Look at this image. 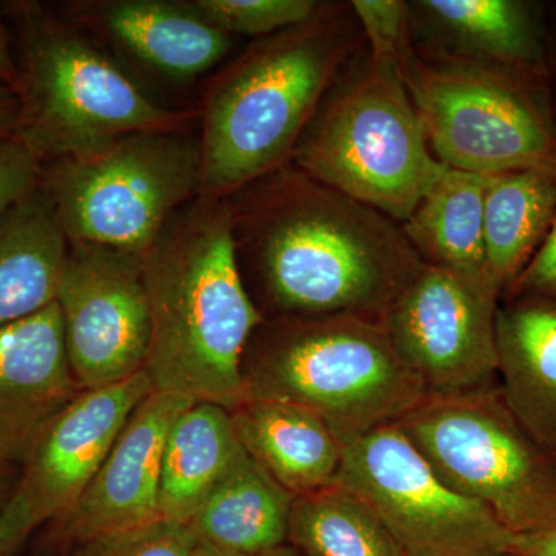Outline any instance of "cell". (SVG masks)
<instances>
[{
	"label": "cell",
	"mask_w": 556,
	"mask_h": 556,
	"mask_svg": "<svg viewBox=\"0 0 556 556\" xmlns=\"http://www.w3.org/2000/svg\"><path fill=\"white\" fill-rule=\"evenodd\" d=\"M556 218V174L490 175L484 200L485 277L503 300L546 241Z\"/></svg>",
	"instance_id": "7402d4cb"
},
{
	"label": "cell",
	"mask_w": 556,
	"mask_h": 556,
	"mask_svg": "<svg viewBox=\"0 0 556 556\" xmlns=\"http://www.w3.org/2000/svg\"><path fill=\"white\" fill-rule=\"evenodd\" d=\"M486 281L424 266L382 318L397 356L431 396L496 386V314Z\"/></svg>",
	"instance_id": "8fae6325"
},
{
	"label": "cell",
	"mask_w": 556,
	"mask_h": 556,
	"mask_svg": "<svg viewBox=\"0 0 556 556\" xmlns=\"http://www.w3.org/2000/svg\"><path fill=\"white\" fill-rule=\"evenodd\" d=\"M343 72L303 131L291 163L402 225L447 166L428 148L397 64L368 53L350 78Z\"/></svg>",
	"instance_id": "8992f818"
},
{
	"label": "cell",
	"mask_w": 556,
	"mask_h": 556,
	"mask_svg": "<svg viewBox=\"0 0 556 556\" xmlns=\"http://www.w3.org/2000/svg\"><path fill=\"white\" fill-rule=\"evenodd\" d=\"M80 393L56 302L0 328V455L9 463L22 466Z\"/></svg>",
	"instance_id": "2e32d148"
},
{
	"label": "cell",
	"mask_w": 556,
	"mask_h": 556,
	"mask_svg": "<svg viewBox=\"0 0 556 556\" xmlns=\"http://www.w3.org/2000/svg\"><path fill=\"white\" fill-rule=\"evenodd\" d=\"M508 555L556 556V525L535 532L517 533L510 536Z\"/></svg>",
	"instance_id": "1f68e13d"
},
{
	"label": "cell",
	"mask_w": 556,
	"mask_h": 556,
	"mask_svg": "<svg viewBox=\"0 0 556 556\" xmlns=\"http://www.w3.org/2000/svg\"><path fill=\"white\" fill-rule=\"evenodd\" d=\"M68 241L42 186L0 217V328L56 302Z\"/></svg>",
	"instance_id": "ffe728a7"
},
{
	"label": "cell",
	"mask_w": 556,
	"mask_h": 556,
	"mask_svg": "<svg viewBox=\"0 0 556 556\" xmlns=\"http://www.w3.org/2000/svg\"><path fill=\"white\" fill-rule=\"evenodd\" d=\"M230 416L243 448L295 497L334 484L343 444L308 408L251 399Z\"/></svg>",
	"instance_id": "ac0fdd59"
},
{
	"label": "cell",
	"mask_w": 556,
	"mask_h": 556,
	"mask_svg": "<svg viewBox=\"0 0 556 556\" xmlns=\"http://www.w3.org/2000/svg\"><path fill=\"white\" fill-rule=\"evenodd\" d=\"M548 84H551L552 102L556 118V24L555 30L548 31Z\"/></svg>",
	"instance_id": "d590c367"
},
{
	"label": "cell",
	"mask_w": 556,
	"mask_h": 556,
	"mask_svg": "<svg viewBox=\"0 0 556 556\" xmlns=\"http://www.w3.org/2000/svg\"><path fill=\"white\" fill-rule=\"evenodd\" d=\"M504 556H514V555H504Z\"/></svg>",
	"instance_id": "74e56055"
},
{
	"label": "cell",
	"mask_w": 556,
	"mask_h": 556,
	"mask_svg": "<svg viewBox=\"0 0 556 556\" xmlns=\"http://www.w3.org/2000/svg\"><path fill=\"white\" fill-rule=\"evenodd\" d=\"M197 541L186 526L153 525L91 538L76 544L72 556H193Z\"/></svg>",
	"instance_id": "83f0119b"
},
{
	"label": "cell",
	"mask_w": 556,
	"mask_h": 556,
	"mask_svg": "<svg viewBox=\"0 0 556 556\" xmlns=\"http://www.w3.org/2000/svg\"><path fill=\"white\" fill-rule=\"evenodd\" d=\"M225 200L241 277L265 318L382 324L426 266L399 223L292 163Z\"/></svg>",
	"instance_id": "6da1fadb"
},
{
	"label": "cell",
	"mask_w": 556,
	"mask_h": 556,
	"mask_svg": "<svg viewBox=\"0 0 556 556\" xmlns=\"http://www.w3.org/2000/svg\"><path fill=\"white\" fill-rule=\"evenodd\" d=\"M152 391L141 371L115 386L83 391L54 417L22 464L9 497L35 529L56 522L75 506L131 413Z\"/></svg>",
	"instance_id": "4fadbf2b"
},
{
	"label": "cell",
	"mask_w": 556,
	"mask_h": 556,
	"mask_svg": "<svg viewBox=\"0 0 556 556\" xmlns=\"http://www.w3.org/2000/svg\"><path fill=\"white\" fill-rule=\"evenodd\" d=\"M20 112L16 91L0 83V138L16 137Z\"/></svg>",
	"instance_id": "836d02e7"
},
{
	"label": "cell",
	"mask_w": 556,
	"mask_h": 556,
	"mask_svg": "<svg viewBox=\"0 0 556 556\" xmlns=\"http://www.w3.org/2000/svg\"><path fill=\"white\" fill-rule=\"evenodd\" d=\"M0 83L11 87L16 93L21 84L13 36H11L9 24H7L2 11H0Z\"/></svg>",
	"instance_id": "d6a6232c"
},
{
	"label": "cell",
	"mask_w": 556,
	"mask_h": 556,
	"mask_svg": "<svg viewBox=\"0 0 556 556\" xmlns=\"http://www.w3.org/2000/svg\"><path fill=\"white\" fill-rule=\"evenodd\" d=\"M142 280L153 390L240 407L244 351L265 317L240 274L228 201L199 195L179 208L142 255Z\"/></svg>",
	"instance_id": "7a4b0ae2"
},
{
	"label": "cell",
	"mask_w": 556,
	"mask_h": 556,
	"mask_svg": "<svg viewBox=\"0 0 556 556\" xmlns=\"http://www.w3.org/2000/svg\"><path fill=\"white\" fill-rule=\"evenodd\" d=\"M10 466H13V464L0 455V500L3 496V486H5L7 478H9Z\"/></svg>",
	"instance_id": "8d00e7d4"
},
{
	"label": "cell",
	"mask_w": 556,
	"mask_h": 556,
	"mask_svg": "<svg viewBox=\"0 0 556 556\" xmlns=\"http://www.w3.org/2000/svg\"><path fill=\"white\" fill-rule=\"evenodd\" d=\"M396 424L450 489L489 508L511 535L556 525V453L519 422L500 382L427 394Z\"/></svg>",
	"instance_id": "ba28073f"
},
{
	"label": "cell",
	"mask_w": 556,
	"mask_h": 556,
	"mask_svg": "<svg viewBox=\"0 0 556 556\" xmlns=\"http://www.w3.org/2000/svg\"><path fill=\"white\" fill-rule=\"evenodd\" d=\"M243 378L247 401L308 408L343 447L427 396L383 325L365 318H265L244 351Z\"/></svg>",
	"instance_id": "5b68a950"
},
{
	"label": "cell",
	"mask_w": 556,
	"mask_h": 556,
	"mask_svg": "<svg viewBox=\"0 0 556 556\" xmlns=\"http://www.w3.org/2000/svg\"><path fill=\"white\" fill-rule=\"evenodd\" d=\"M35 530L20 508L7 500L0 507V556H14Z\"/></svg>",
	"instance_id": "4dcf8cb0"
},
{
	"label": "cell",
	"mask_w": 556,
	"mask_h": 556,
	"mask_svg": "<svg viewBox=\"0 0 556 556\" xmlns=\"http://www.w3.org/2000/svg\"><path fill=\"white\" fill-rule=\"evenodd\" d=\"M365 46L351 2L251 43L208 79L199 108L200 197L228 199L291 163L332 84Z\"/></svg>",
	"instance_id": "3957f363"
},
{
	"label": "cell",
	"mask_w": 556,
	"mask_h": 556,
	"mask_svg": "<svg viewBox=\"0 0 556 556\" xmlns=\"http://www.w3.org/2000/svg\"><path fill=\"white\" fill-rule=\"evenodd\" d=\"M56 305L80 390L115 386L144 371L150 309L142 255L68 244Z\"/></svg>",
	"instance_id": "7c38bea8"
},
{
	"label": "cell",
	"mask_w": 556,
	"mask_h": 556,
	"mask_svg": "<svg viewBox=\"0 0 556 556\" xmlns=\"http://www.w3.org/2000/svg\"><path fill=\"white\" fill-rule=\"evenodd\" d=\"M56 10L109 53L170 83H188L218 67L236 40L192 0H70Z\"/></svg>",
	"instance_id": "5bb4252c"
},
{
	"label": "cell",
	"mask_w": 556,
	"mask_h": 556,
	"mask_svg": "<svg viewBox=\"0 0 556 556\" xmlns=\"http://www.w3.org/2000/svg\"><path fill=\"white\" fill-rule=\"evenodd\" d=\"M42 166L16 137L0 138V217L40 185Z\"/></svg>",
	"instance_id": "f1b7e54d"
},
{
	"label": "cell",
	"mask_w": 556,
	"mask_h": 556,
	"mask_svg": "<svg viewBox=\"0 0 556 556\" xmlns=\"http://www.w3.org/2000/svg\"><path fill=\"white\" fill-rule=\"evenodd\" d=\"M294 500L243 448L188 529L197 544L230 554L270 551L288 544Z\"/></svg>",
	"instance_id": "44dd1931"
},
{
	"label": "cell",
	"mask_w": 556,
	"mask_h": 556,
	"mask_svg": "<svg viewBox=\"0 0 556 556\" xmlns=\"http://www.w3.org/2000/svg\"><path fill=\"white\" fill-rule=\"evenodd\" d=\"M420 60L503 65L548 76L544 7L526 0L408 2Z\"/></svg>",
	"instance_id": "e0dca14e"
},
{
	"label": "cell",
	"mask_w": 556,
	"mask_h": 556,
	"mask_svg": "<svg viewBox=\"0 0 556 556\" xmlns=\"http://www.w3.org/2000/svg\"><path fill=\"white\" fill-rule=\"evenodd\" d=\"M288 544L303 556H407L375 508L336 482L295 497Z\"/></svg>",
	"instance_id": "d4e9b609"
},
{
	"label": "cell",
	"mask_w": 556,
	"mask_h": 556,
	"mask_svg": "<svg viewBox=\"0 0 556 556\" xmlns=\"http://www.w3.org/2000/svg\"><path fill=\"white\" fill-rule=\"evenodd\" d=\"M20 67L16 138L42 164L87 155L139 131L188 129L86 33L40 2H3Z\"/></svg>",
	"instance_id": "277c9868"
},
{
	"label": "cell",
	"mask_w": 556,
	"mask_h": 556,
	"mask_svg": "<svg viewBox=\"0 0 556 556\" xmlns=\"http://www.w3.org/2000/svg\"><path fill=\"white\" fill-rule=\"evenodd\" d=\"M200 138L139 131L100 150L42 164L40 186L68 244L144 255L175 214L199 197Z\"/></svg>",
	"instance_id": "9c48e42d"
},
{
	"label": "cell",
	"mask_w": 556,
	"mask_h": 556,
	"mask_svg": "<svg viewBox=\"0 0 556 556\" xmlns=\"http://www.w3.org/2000/svg\"><path fill=\"white\" fill-rule=\"evenodd\" d=\"M336 484L375 508L407 556H504L511 533L450 489L397 424L343 447Z\"/></svg>",
	"instance_id": "30bf717a"
},
{
	"label": "cell",
	"mask_w": 556,
	"mask_h": 556,
	"mask_svg": "<svg viewBox=\"0 0 556 556\" xmlns=\"http://www.w3.org/2000/svg\"><path fill=\"white\" fill-rule=\"evenodd\" d=\"M241 450L229 409L211 402H193L185 409L164 447L161 521L188 527Z\"/></svg>",
	"instance_id": "603a6c76"
},
{
	"label": "cell",
	"mask_w": 556,
	"mask_h": 556,
	"mask_svg": "<svg viewBox=\"0 0 556 556\" xmlns=\"http://www.w3.org/2000/svg\"><path fill=\"white\" fill-rule=\"evenodd\" d=\"M497 379L514 415L556 453V309L501 302L496 314Z\"/></svg>",
	"instance_id": "d6986e66"
},
{
	"label": "cell",
	"mask_w": 556,
	"mask_h": 556,
	"mask_svg": "<svg viewBox=\"0 0 556 556\" xmlns=\"http://www.w3.org/2000/svg\"><path fill=\"white\" fill-rule=\"evenodd\" d=\"M193 556H303L300 554L298 548L291 546V544H285V546L270 548V551L258 552V554H230V552L218 551V548L204 546V544H197Z\"/></svg>",
	"instance_id": "e575fe53"
},
{
	"label": "cell",
	"mask_w": 556,
	"mask_h": 556,
	"mask_svg": "<svg viewBox=\"0 0 556 556\" xmlns=\"http://www.w3.org/2000/svg\"><path fill=\"white\" fill-rule=\"evenodd\" d=\"M320 0H192V5L232 38L276 35L308 21Z\"/></svg>",
	"instance_id": "484cf974"
},
{
	"label": "cell",
	"mask_w": 556,
	"mask_h": 556,
	"mask_svg": "<svg viewBox=\"0 0 556 556\" xmlns=\"http://www.w3.org/2000/svg\"><path fill=\"white\" fill-rule=\"evenodd\" d=\"M540 303L556 309V218L543 247L501 302Z\"/></svg>",
	"instance_id": "f546056e"
},
{
	"label": "cell",
	"mask_w": 556,
	"mask_h": 556,
	"mask_svg": "<svg viewBox=\"0 0 556 556\" xmlns=\"http://www.w3.org/2000/svg\"><path fill=\"white\" fill-rule=\"evenodd\" d=\"M489 177L447 167L402 223L424 265L486 281L484 200Z\"/></svg>",
	"instance_id": "cb8c5ba5"
},
{
	"label": "cell",
	"mask_w": 556,
	"mask_h": 556,
	"mask_svg": "<svg viewBox=\"0 0 556 556\" xmlns=\"http://www.w3.org/2000/svg\"><path fill=\"white\" fill-rule=\"evenodd\" d=\"M192 404L190 399L153 390L135 408L89 486L53 522L62 540L80 544L161 521L164 447L175 420Z\"/></svg>",
	"instance_id": "9a60e30c"
},
{
	"label": "cell",
	"mask_w": 556,
	"mask_h": 556,
	"mask_svg": "<svg viewBox=\"0 0 556 556\" xmlns=\"http://www.w3.org/2000/svg\"><path fill=\"white\" fill-rule=\"evenodd\" d=\"M354 14L361 22L368 53L378 60L394 62L405 68L415 58L408 2L402 0H353Z\"/></svg>",
	"instance_id": "4316f807"
},
{
	"label": "cell",
	"mask_w": 556,
	"mask_h": 556,
	"mask_svg": "<svg viewBox=\"0 0 556 556\" xmlns=\"http://www.w3.org/2000/svg\"><path fill=\"white\" fill-rule=\"evenodd\" d=\"M404 80L439 163L478 175L556 174L548 76L503 65L420 60L416 54Z\"/></svg>",
	"instance_id": "52a82bcc"
}]
</instances>
